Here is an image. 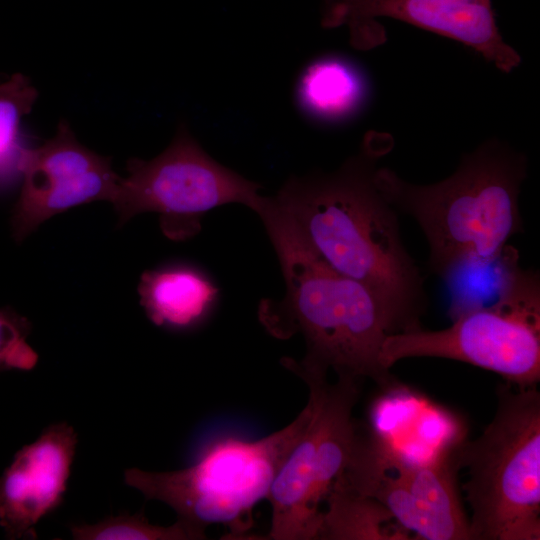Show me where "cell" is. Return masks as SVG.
Returning <instances> with one entry per match:
<instances>
[{
  "mask_svg": "<svg viewBox=\"0 0 540 540\" xmlns=\"http://www.w3.org/2000/svg\"><path fill=\"white\" fill-rule=\"evenodd\" d=\"M127 172L111 201L119 225L154 212L163 234L174 241L195 236L202 217L216 207L239 203L259 216L268 200L259 193L261 185L213 159L184 125L158 156L128 160Z\"/></svg>",
  "mask_w": 540,
  "mask_h": 540,
  "instance_id": "cell-7",
  "label": "cell"
},
{
  "mask_svg": "<svg viewBox=\"0 0 540 540\" xmlns=\"http://www.w3.org/2000/svg\"><path fill=\"white\" fill-rule=\"evenodd\" d=\"M363 95L358 73L339 59H322L304 73L300 84L303 105L324 118L344 116L355 109Z\"/></svg>",
  "mask_w": 540,
  "mask_h": 540,
  "instance_id": "cell-14",
  "label": "cell"
},
{
  "mask_svg": "<svg viewBox=\"0 0 540 540\" xmlns=\"http://www.w3.org/2000/svg\"><path fill=\"white\" fill-rule=\"evenodd\" d=\"M499 280L490 304L468 308L440 330L421 328L388 335L379 361L389 369L406 358L432 357L492 371L517 387L540 381V277L519 263L507 245L498 261Z\"/></svg>",
  "mask_w": 540,
  "mask_h": 540,
  "instance_id": "cell-5",
  "label": "cell"
},
{
  "mask_svg": "<svg viewBox=\"0 0 540 540\" xmlns=\"http://www.w3.org/2000/svg\"><path fill=\"white\" fill-rule=\"evenodd\" d=\"M526 176L525 155L490 139L439 182L413 184L378 167L375 183L396 211L417 222L428 243L429 270L448 284L494 265L522 232L519 196Z\"/></svg>",
  "mask_w": 540,
  "mask_h": 540,
  "instance_id": "cell-3",
  "label": "cell"
},
{
  "mask_svg": "<svg viewBox=\"0 0 540 540\" xmlns=\"http://www.w3.org/2000/svg\"><path fill=\"white\" fill-rule=\"evenodd\" d=\"M38 91L29 78L15 73L0 79V175L17 169L24 147L20 144V126L36 100Z\"/></svg>",
  "mask_w": 540,
  "mask_h": 540,
  "instance_id": "cell-16",
  "label": "cell"
},
{
  "mask_svg": "<svg viewBox=\"0 0 540 540\" xmlns=\"http://www.w3.org/2000/svg\"><path fill=\"white\" fill-rule=\"evenodd\" d=\"M76 540L140 539V540H197L206 538L205 529L178 518L170 526L151 524L143 512L109 516L95 524L73 525Z\"/></svg>",
  "mask_w": 540,
  "mask_h": 540,
  "instance_id": "cell-15",
  "label": "cell"
},
{
  "mask_svg": "<svg viewBox=\"0 0 540 540\" xmlns=\"http://www.w3.org/2000/svg\"><path fill=\"white\" fill-rule=\"evenodd\" d=\"M321 23L346 25L351 43L370 49L384 42L376 20L389 18L458 41L479 53L504 73L520 62L517 51L502 38L492 0H322Z\"/></svg>",
  "mask_w": 540,
  "mask_h": 540,
  "instance_id": "cell-9",
  "label": "cell"
},
{
  "mask_svg": "<svg viewBox=\"0 0 540 540\" xmlns=\"http://www.w3.org/2000/svg\"><path fill=\"white\" fill-rule=\"evenodd\" d=\"M17 170L22 185L12 210L11 229L18 243L70 208L100 200L111 202L120 180L111 158L81 144L65 120L42 145L22 149Z\"/></svg>",
  "mask_w": 540,
  "mask_h": 540,
  "instance_id": "cell-10",
  "label": "cell"
},
{
  "mask_svg": "<svg viewBox=\"0 0 540 540\" xmlns=\"http://www.w3.org/2000/svg\"><path fill=\"white\" fill-rule=\"evenodd\" d=\"M277 254L285 293L263 299L258 319L273 337L301 335L305 355L285 358L296 375L369 378L383 389L399 387L379 355L385 338L396 327L373 292L362 283L328 266L273 221L263 223Z\"/></svg>",
  "mask_w": 540,
  "mask_h": 540,
  "instance_id": "cell-2",
  "label": "cell"
},
{
  "mask_svg": "<svg viewBox=\"0 0 540 540\" xmlns=\"http://www.w3.org/2000/svg\"><path fill=\"white\" fill-rule=\"evenodd\" d=\"M388 134L370 132L360 150L330 173L292 176L268 197L261 221H274L335 271L367 288L397 333L421 328L424 279L402 241L397 211L375 183Z\"/></svg>",
  "mask_w": 540,
  "mask_h": 540,
  "instance_id": "cell-1",
  "label": "cell"
},
{
  "mask_svg": "<svg viewBox=\"0 0 540 540\" xmlns=\"http://www.w3.org/2000/svg\"><path fill=\"white\" fill-rule=\"evenodd\" d=\"M77 441L74 428L61 422L16 452L0 475V526L7 538H36V524L61 505Z\"/></svg>",
  "mask_w": 540,
  "mask_h": 540,
  "instance_id": "cell-11",
  "label": "cell"
},
{
  "mask_svg": "<svg viewBox=\"0 0 540 540\" xmlns=\"http://www.w3.org/2000/svg\"><path fill=\"white\" fill-rule=\"evenodd\" d=\"M311 416L307 403L287 426L257 440L221 436L180 470L148 472L127 469L124 480L146 499L169 505L178 518L206 528L224 524L233 536L252 525V510L267 498L283 460L304 432Z\"/></svg>",
  "mask_w": 540,
  "mask_h": 540,
  "instance_id": "cell-6",
  "label": "cell"
},
{
  "mask_svg": "<svg viewBox=\"0 0 540 540\" xmlns=\"http://www.w3.org/2000/svg\"><path fill=\"white\" fill-rule=\"evenodd\" d=\"M31 330L28 318L10 307L0 308V372L35 367L38 355L27 342Z\"/></svg>",
  "mask_w": 540,
  "mask_h": 540,
  "instance_id": "cell-17",
  "label": "cell"
},
{
  "mask_svg": "<svg viewBox=\"0 0 540 540\" xmlns=\"http://www.w3.org/2000/svg\"><path fill=\"white\" fill-rule=\"evenodd\" d=\"M138 294L153 324L181 331L198 326L208 317L219 288L196 267L175 263L145 271Z\"/></svg>",
  "mask_w": 540,
  "mask_h": 540,
  "instance_id": "cell-12",
  "label": "cell"
},
{
  "mask_svg": "<svg viewBox=\"0 0 540 540\" xmlns=\"http://www.w3.org/2000/svg\"><path fill=\"white\" fill-rule=\"evenodd\" d=\"M300 377L309 388L311 416L266 498L272 512L269 538L274 540L318 538L322 503L349 462L358 430L352 415L360 392L357 380Z\"/></svg>",
  "mask_w": 540,
  "mask_h": 540,
  "instance_id": "cell-8",
  "label": "cell"
},
{
  "mask_svg": "<svg viewBox=\"0 0 540 540\" xmlns=\"http://www.w3.org/2000/svg\"><path fill=\"white\" fill-rule=\"evenodd\" d=\"M480 436L453 443L471 510V540L540 539V392L499 385Z\"/></svg>",
  "mask_w": 540,
  "mask_h": 540,
  "instance_id": "cell-4",
  "label": "cell"
},
{
  "mask_svg": "<svg viewBox=\"0 0 540 540\" xmlns=\"http://www.w3.org/2000/svg\"><path fill=\"white\" fill-rule=\"evenodd\" d=\"M317 539H411L392 514L377 500L362 495L337 479L328 493Z\"/></svg>",
  "mask_w": 540,
  "mask_h": 540,
  "instance_id": "cell-13",
  "label": "cell"
}]
</instances>
